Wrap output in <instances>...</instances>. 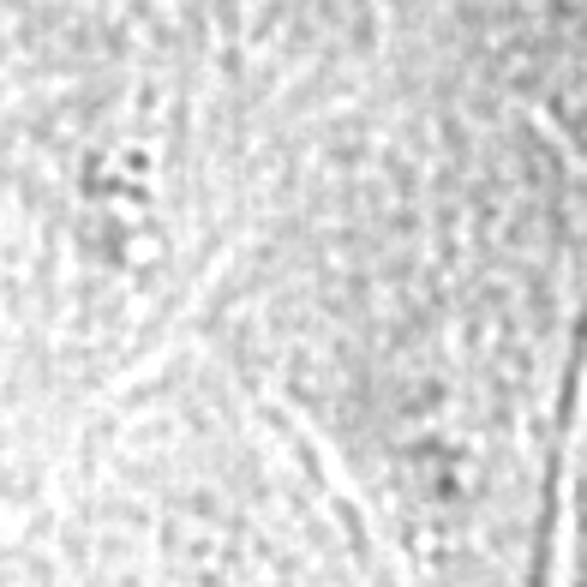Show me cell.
I'll list each match as a JSON object with an SVG mask.
<instances>
[{"mask_svg": "<svg viewBox=\"0 0 587 587\" xmlns=\"http://www.w3.org/2000/svg\"><path fill=\"white\" fill-rule=\"evenodd\" d=\"M19 461L12 587H407L318 438L228 354H169Z\"/></svg>", "mask_w": 587, "mask_h": 587, "instance_id": "1", "label": "cell"}]
</instances>
